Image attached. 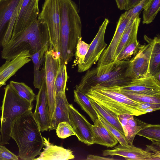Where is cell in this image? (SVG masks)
Returning <instances> with one entry per match:
<instances>
[{
  "mask_svg": "<svg viewBox=\"0 0 160 160\" xmlns=\"http://www.w3.org/2000/svg\"><path fill=\"white\" fill-rule=\"evenodd\" d=\"M29 51L24 50L11 60H6L0 67V88L25 64L31 61Z\"/></svg>",
  "mask_w": 160,
  "mask_h": 160,
  "instance_id": "obj_18",
  "label": "cell"
},
{
  "mask_svg": "<svg viewBox=\"0 0 160 160\" xmlns=\"http://www.w3.org/2000/svg\"><path fill=\"white\" fill-rule=\"evenodd\" d=\"M68 78L66 65L64 64L60 65L55 81V95L65 91Z\"/></svg>",
  "mask_w": 160,
  "mask_h": 160,
  "instance_id": "obj_30",
  "label": "cell"
},
{
  "mask_svg": "<svg viewBox=\"0 0 160 160\" xmlns=\"http://www.w3.org/2000/svg\"><path fill=\"white\" fill-rule=\"evenodd\" d=\"M0 157L2 160H18L17 156L9 150L4 146L0 144Z\"/></svg>",
  "mask_w": 160,
  "mask_h": 160,
  "instance_id": "obj_39",
  "label": "cell"
},
{
  "mask_svg": "<svg viewBox=\"0 0 160 160\" xmlns=\"http://www.w3.org/2000/svg\"><path fill=\"white\" fill-rule=\"evenodd\" d=\"M130 60L115 61L108 65L88 69L79 83L76 86L85 94L91 87L97 85L110 87H121L132 80L127 75Z\"/></svg>",
  "mask_w": 160,
  "mask_h": 160,
  "instance_id": "obj_4",
  "label": "cell"
},
{
  "mask_svg": "<svg viewBox=\"0 0 160 160\" xmlns=\"http://www.w3.org/2000/svg\"><path fill=\"white\" fill-rule=\"evenodd\" d=\"M89 99L96 112L101 116L107 122L124 135L118 115L100 105L93 100L90 98Z\"/></svg>",
  "mask_w": 160,
  "mask_h": 160,
  "instance_id": "obj_28",
  "label": "cell"
},
{
  "mask_svg": "<svg viewBox=\"0 0 160 160\" xmlns=\"http://www.w3.org/2000/svg\"><path fill=\"white\" fill-rule=\"evenodd\" d=\"M9 84L22 98L31 102L35 100V94L33 90L25 83L11 81Z\"/></svg>",
  "mask_w": 160,
  "mask_h": 160,
  "instance_id": "obj_31",
  "label": "cell"
},
{
  "mask_svg": "<svg viewBox=\"0 0 160 160\" xmlns=\"http://www.w3.org/2000/svg\"><path fill=\"white\" fill-rule=\"evenodd\" d=\"M98 118L106 128L113 134L120 144L128 146V144L124 135L118 129L107 122L101 116L97 113Z\"/></svg>",
  "mask_w": 160,
  "mask_h": 160,
  "instance_id": "obj_35",
  "label": "cell"
},
{
  "mask_svg": "<svg viewBox=\"0 0 160 160\" xmlns=\"http://www.w3.org/2000/svg\"><path fill=\"white\" fill-rule=\"evenodd\" d=\"M141 18L139 15L132 17L128 24L114 55V62L122 50L132 42L137 40V35Z\"/></svg>",
  "mask_w": 160,
  "mask_h": 160,
  "instance_id": "obj_22",
  "label": "cell"
},
{
  "mask_svg": "<svg viewBox=\"0 0 160 160\" xmlns=\"http://www.w3.org/2000/svg\"><path fill=\"white\" fill-rule=\"evenodd\" d=\"M140 45L137 40L132 42L122 50L115 61L126 60L132 55H135L138 52Z\"/></svg>",
  "mask_w": 160,
  "mask_h": 160,
  "instance_id": "obj_34",
  "label": "cell"
},
{
  "mask_svg": "<svg viewBox=\"0 0 160 160\" xmlns=\"http://www.w3.org/2000/svg\"><path fill=\"white\" fill-rule=\"evenodd\" d=\"M109 22L107 18H105L100 26L97 34L90 44L83 63L78 65V72H82L87 71L99 60L107 45L104 40V36Z\"/></svg>",
  "mask_w": 160,
  "mask_h": 160,
  "instance_id": "obj_10",
  "label": "cell"
},
{
  "mask_svg": "<svg viewBox=\"0 0 160 160\" xmlns=\"http://www.w3.org/2000/svg\"><path fill=\"white\" fill-rule=\"evenodd\" d=\"M0 132H1V130H0Z\"/></svg>",
  "mask_w": 160,
  "mask_h": 160,
  "instance_id": "obj_45",
  "label": "cell"
},
{
  "mask_svg": "<svg viewBox=\"0 0 160 160\" xmlns=\"http://www.w3.org/2000/svg\"><path fill=\"white\" fill-rule=\"evenodd\" d=\"M68 108L70 123L78 140L88 146L94 144L91 124L72 104H68Z\"/></svg>",
  "mask_w": 160,
  "mask_h": 160,
  "instance_id": "obj_12",
  "label": "cell"
},
{
  "mask_svg": "<svg viewBox=\"0 0 160 160\" xmlns=\"http://www.w3.org/2000/svg\"><path fill=\"white\" fill-rule=\"evenodd\" d=\"M160 109V103L139 102L138 106V110L142 114L159 110Z\"/></svg>",
  "mask_w": 160,
  "mask_h": 160,
  "instance_id": "obj_38",
  "label": "cell"
},
{
  "mask_svg": "<svg viewBox=\"0 0 160 160\" xmlns=\"http://www.w3.org/2000/svg\"><path fill=\"white\" fill-rule=\"evenodd\" d=\"M145 150L160 158V142L152 143L151 145H147Z\"/></svg>",
  "mask_w": 160,
  "mask_h": 160,
  "instance_id": "obj_40",
  "label": "cell"
},
{
  "mask_svg": "<svg viewBox=\"0 0 160 160\" xmlns=\"http://www.w3.org/2000/svg\"><path fill=\"white\" fill-rule=\"evenodd\" d=\"M74 101L89 116L94 122L98 118V114L93 108L89 98L85 94L77 89L74 90Z\"/></svg>",
  "mask_w": 160,
  "mask_h": 160,
  "instance_id": "obj_27",
  "label": "cell"
},
{
  "mask_svg": "<svg viewBox=\"0 0 160 160\" xmlns=\"http://www.w3.org/2000/svg\"><path fill=\"white\" fill-rule=\"evenodd\" d=\"M160 9V0H150L143 11V24H148L154 19Z\"/></svg>",
  "mask_w": 160,
  "mask_h": 160,
  "instance_id": "obj_29",
  "label": "cell"
},
{
  "mask_svg": "<svg viewBox=\"0 0 160 160\" xmlns=\"http://www.w3.org/2000/svg\"><path fill=\"white\" fill-rule=\"evenodd\" d=\"M87 160H114V159L112 158H104L99 156L97 155H88L87 156Z\"/></svg>",
  "mask_w": 160,
  "mask_h": 160,
  "instance_id": "obj_42",
  "label": "cell"
},
{
  "mask_svg": "<svg viewBox=\"0 0 160 160\" xmlns=\"http://www.w3.org/2000/svg\"><path fill=\"white\" fill-rule=\"evenodd\" d=\"M90 45V44H88L82 41V38L79 39L74 54L75 59L74 62V63L75 65H79L83 63Z\"/></svg>",
  "mask_w": 160,
  "mask_h": 160,
  "instance_id": "obj_33",
  "label": "cell"
},
{
  "mask_svg": "<svg viewBox=\"0 0 160 160\" xmlns=\"http://www.w3.org/2000/svg\"><path fill=\"white\" fill-rule=\"evenodd\" d=\"M142 0H127L125 10H128L138 4Z\"/></svg>",
  "mask_w": 160,
  "mask_h": 160,
  "instance_id": "obj_41",
  "label": "cell"
},
{
  "mask_svg": "<svg viewBox=\"0 0 160 160\" xmlns=\"http://www.w3.org/2000/svg\"><path fill=\"white\" fill-rule=\"evenodd\" d=\"M103 156H118L126 160H160V158L150 152L132 145L124 146L120 144L112 149L102 151Z\"/></svg>",
  "mask_w": 160,
  "mask_h": 160,
  "instance_id": "obj_17",
  "label": "cell"
},
{
  "mask_svg": "<svg viewBox=\"0 0 160 160\" xmlns=\"http://www.w3.org/2000/svg\"><path fill=\"white\" fill-rule=\"evenodd\" d=\"M130 18L126 17L124 13L121 15L117 22L112 39L108 46L102 53L98 61L97 67L108 65L114 62L115 54Z\"/></svg>",
  "mask_w": 160,
  "mask_h": 160,
  "instance_id": "obj_14",
  "label": "cell"
},
{
  "mask_svg": "<svg viewBox=\"0 0 160 160\" xmlns=\"http://www.w3.org/2000/svg\"><path fill=\"white\" fill-rule=\"evenodd\" d=\"M39 90L36 97V106L33 114L41 132H43L48 130L50 124L45 77Z\"/></svg>",
  "mask_w": 160,
  "mask_h": 160,
  "instance_id": "obj_15",
  "label": "cell"
},
{
  "mask_svg": "<svg viewBox=\"0 0 160 160\" xmlns=\"http://www.w3.org/2000/svg\"><path fill=\"white\" fill-rule=\"evenodd\" d=\"M118 117L128 144L132 145L135 136L141 128L137 124L132 115L123 113L118 115Z\"/></svg>",
  "mask_w": 160,
  "mask_h": 160,
  "instance_id": "obj_25",
  "label": "cell"
},
{
  "mask_svg": "<svg viewBox=\"0 0 160 160\" xmlns=\"http://www.w3.org/2000/svg\"><path fill=\"white\" fill-rule=\"evenodd\" d=\"M11 137L18 146L19 160H33L40 154L44 146L43 139L32 110L17 119L12 127Z\"/></svg>",
  "mask_w": 160,
  "mask_h": 160,
  "instance_id": "obj_2",
  "label": "cell"
},
{
  "mask_svg": "<svg viewBox=\"0 0 160 160\" xmlns=\"http://www.w3.org/2000/svg\"><path fill=\"white\" fill-rule=\"evenodd\" d=\"M49 46V42L47 43L40 50L31 55L30 57L34 66L33 84L35 88L38 89L41 87L45 75L44 65L42 70H40V67L45 60V54L48 49Z\"/></svg>",
  "mask_w": 160,
  "mask_h": 160,
  "instance_id": "obj_23",
  "label": "cell"
},
{
  "mask_svg": "<svg viewBox=\"0 0 160 160\" xmlns=\"http://www.w3.org/2000/svg\"><path fill=\"white\" fill-rule=\"evenodd\" d=\"M2 0H0V1H2Z\"/></svg>",
  "mask_w": 160,
  "mask_h": 160,
  "instance_id": "obj_46",
  "label": "cell"
},
{
  "mask_svg": "<svg viewBox=\"0 0 160 160\" xmlns=\"http://www.w3.org/2000/svg\"><path fill=\"white\" fill-rule=\"evenodd\" d=\"M38 19L43 21L47 27L49 48L60 55V0H45Z\"/></svg>",
  "mask_w": 160,
  "mask_h": 160,
  "instance_id": "obj_7",
  "label": "cell"
},
{
  "mask_svg": "<svg viewBox=\"0 0 160 160\" xmlns=\"http://www.w3.org/2000/svg\"><path fill=\"white\" fill-rule=\"evenodd\" d=\"M39 1L23 0L15 20L12 36L23 30L38 19L39 14Z\"/></svg>",
  "mask_w": 160,
  "mask_h": 160,
  "instance_id": "obj_13",
  "label": "cell"
},
{
  "mask_svg": "<svg viewBox=\"0 0 160 160\" xmlns=\"http://www.w3.org/2000/svg\"><path fill=\"white\" fill-rule=\"evenodd\" d=\"M141 129L137 133L138 136L144 137L152 143L160 142V125L146 123L136 118H134Z\"/></svg>",
  "mask_w": 160,
  "mask_h": 160,
  "instance_id": "obj_26",
  "label": "cell"
},
{
  "mask_svg": "<svg viewBox=\"0 0 160 160\" xmlns=\"http://www.w3.org/2000/svg\"><path fill=\"white\" fill-rule=\"evenodd\" d=\"M150 0H142L138 4L126 11L124 13L125 16L128 18L133 17L137 15H139Z\"/></svg>",
  "mask_w": 160,
  "mask_h": 160,
  "instance_id": "obj_37",
  "label": "cell"
},
{
  "mask_svg": "<svg viewBox=\"0 0 160 160\" xmlns=\"http://www.w3.org/2000/svg\"><path fill=\"white\" fill-rule=\"evenodd\" d=\"M57 136L64 139L70 136L75 135V133L70 124L66 121L60 122L56 129Z\"/></svg>",
  "mask_w": 160,
  "mask_h": 160,
  "instance_id": "obj_36",
  "label": "cell"
},
{
  "mask_svg": "<svg viewBox=\"0 0 160 160\" xmlns=\"http://www.w3.org/2000/svg\"><path fill=\"white\" fill-rule=\"evenodd\" d=\"M114 87L119 90L160 96V82L152 75L132 79L129 83L125 86Z\"/></svg>",
  "mask_w": 160,
  "mask_h": 160,
  "instance_id": "obj_16",
  "label": "cell"
},
{
  "mask_svg": "<svg viewBox=\"0 0 160 160\" xmlns=\"http://www.w3.org/2000/svg\"><path fill=\"white\" fill-rule=\"evenodd\" d=\"M144 40L150 46V72L154 76L160 72V38L159 35L151 38L146 35Z\"/></svg>",
  "mask_w": 160,
  "mask_h": 160,
  "instance_id": "obj_24",
  "label": "cell"
},
{
  "mask_svg": "<svg viewBox=\"0 0 160 160\" xmlns=\"http://www.w3.org/2000/svg\"><path fill=\"white\" fill-rule=\"evenodd\" d=\"M4 89L1 107L0 144L2 145L9 144L12 129L17 119L33 108L32 102L20 97L9 84Z\"/></svg>",
  "mask_w": 160,
  "mask_h": 160,
  "instance_id": "obj_5",
  "label": "cell"
},
{
  "mask_svg": "<svg viewBox=\"0 0 160 160\" xmlns=\"http://www.w3.org/2000/svg\"><path fill=\"white\" fill-rule=\"evenodd\" d=\"M150 46L140 45L138 52L131 60L127 71L128 77L132 79L151 75L150 72Z\"/></svg>",
  "mask_w": 160,
  "mask_h": 160,
  "instance_id": "obj_11",
  "label": "cell"
},
{
  "mask_svg": "<svg viewBox=\"0 0 160 160\" xmlns=\"http://www.w3.org/2000/svg\"><path fill=\"white\" fill-rule=\"evenodd\" d=\"M60 65H66L74 54L82 37V25L78 6L72 0H60Z\"/></svg>",
  "mask_w": 160,
  "mask_h": 160,
  "instance_id": "obj_1",
  "label": "cell"
},
{
  "mask_svg": "<svg viewBox=\"0 0 160 160\" xmlns=\"http://www.w3.org/2000/svg\"><path fill=\"white\" fill-rule=\"evenodd\" d=\"M44 69L48 103L49 117L51 120L54 110L55 103V81L60 65V55L50 48L45 54Z\"/></svg>",
  "mask_w": 160,
  "mask_h": 160,
  "instance_id": "obj_9",
  "label": "cell"
},
{
  "mask_svg": "<svg viewBox=\"0 0 160 160\" xmlns=\"http://www.w3.org/2000/svg\"><path fill=\"white\" fill-rule=\"evenodd\" d=\"M23 0L0 1V48L10 40L15 20Z\"/></svg>",
  "mask_w": 160,
  "mask_h": 160,
  "instance_id": "obj_8",
  "label": "cell"
},
{
  "mask_svg": "<svg viewBox=\"0 0 160 160\" xmlns=\"http://www.w3.org/2000/svg\"><path fill=\"white\" fill-rule=\"evenodd\" d=\"M43 138L45 147L40 153L39 156L34 160H67L74 158V156L70 150L54 145L50 142L49 138Z\"/></svg>",
  "mask_w": 160,
  "mask_h": 160,
  "instance_id": "obj_19",
  "label": "cell"
},
{
  "mask_svg": "<svg viewBox=\"0 0 160 160\" xmlns=\"http://www.w3.org/2000/svg\"><path fill=\"white\" fill-rule=\"evenodd\" d=\"M85 94L90 99L117 115L128 113L133 116L142 115L138 109L139 102L134 101L116 89L97 85Z\"/></svg>",
  "mask_w": 160,
  "mask_h": 160,
  "instance_id": "obj_6",
  "label": "cell"
},
{
  "mask_svg": "<svg viewBox=\"0 0 160 160\" xmlns=\"http://www.w3.org/2000/svg\"><path fill=\"white\" fill-rule=\"evenodd\" d=\"M49 42L47 27L42 20L37 19L25 29L11 37L3 47L1 57L11 60L22 51L27 50L31 55L40 50Z\"/></svg>",
  "mask_w": 160,
  "mask_h": 160,
  "instance_id": "obj_3",
  "label": "cell"
},
{
  "mask_svg": "<svg viewBox=\"0 0 160 160\" xmlns=\"http://www.w3.org/2000/svg\"><path fill=\"white\" fill-rule=\"evenodd\" d=\"M91 124L94 144L113 147L118 141L113 134L106 128L98 118Z\"/></svg>",
  "mask_w": 160,
  "mask_h": 160,
  "instance_id": "obj_21",
  "label": "cell"
},
{
  "mask_svg": "<svg viewBox=\"0 0 160 160\" xmlns=\"http://www.w3.org/2000/svg\"><path fill=\"white\" fill-rule=\"evenodd\" d=\"M118 8L120 10H125L127 0H115Z\"/></svg>",
  "mask_w": 160,
  "mask_h": 160,
  "instance_id": "obj_43",
  "label": "cell"
},
{
  "mask_svg": "<svg viewBox=\"0 0 160 160\" xmlns=\"http://www.w3.org/2000/svg\"><path fill=\"white\" fill-rule=\"evenodd\" d=\"M65 91L55 95L54 110L51 120L49 131L56 129L60 122L66 121L70 123L68 105Z\"/></svg>",
  "mask_w": 160,
  "mask_h": 160,
  "instance_id": "obj_20",
  "label": "cell"
},
{
  "mask_svg": "<svg viewBox=\"0 0 160 160\" xmlns=\"http://www.w3.org/2000/svg\"><path fill=\"white\" fill-rule=\"evenodd\" d=\"M0 160H2V159L0 157Z\"/></svg>",
  "mask_w": 160,
  "mask_h": 160,
  "instance_id": "obj_44",
  "label": "cell"
},
{
  "mask_svg": "<svg viewBox=\"0 0 160 160\" xmlns=\"http://www.w3.org/2000/svg\"><path fill=\"white\" fill-rule=\"evenodd\" d=\"M114 87L120 92L134 101L141 102L160 103V96L149 95L119 90L115 87Z\"/></svg>",
  "mask_w": 160,
  "mask_h": 160,
  "instance_id": "obj_32",
  "label": "cell"
}]
</instances>
